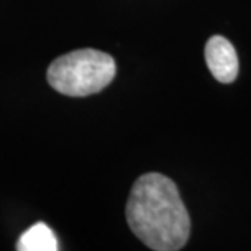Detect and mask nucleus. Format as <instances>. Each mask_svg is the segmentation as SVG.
Masks as SVG:
<instances>
[{
  "mask_svg": "<svg viewBox=\"0 0 251 251\" xmlns=\"http://www.w3.org/2000/svg\"><path fill=\"white\" fill-rule=\"evenodd\" d=\"M205 62L219 82H233L239 74V59L233 45L221 35L209 38L205 45Z\"/></svg>",
  "mask_w": 251,
  "mask_h": 251,
  "instance_id": "7ed1b4c3",
  "label": "nucleus"
},
{
  "mask_svg": "<svg viewBox=\"0 0 251 251\" xmlns=\"http://www.w3.org/2000/svg\"><path fill=\"white\" fill-rule=\"evenodd\" d=\"M116 75L113 57L95 49H81L57 57L48 69L49 85L67 97H88L108 87Z\"/></svg>",
  "mask_w": 251,
  "mask_h": 251,
  "instance_id": "f03ea898",
  "label": "nucleus"
},
{
  "mask_svg": "<svg viewBox=\"0 0 251 251\" xmlns=\"http://www.w3.org/2000/svg\"><path fill=\"white\" fill-rule=\"evenodd\" d=\"M126 218L133 233L151 250H180L190 236V216L179 190L159 173H147L137 179L127 201Z\"/></svg>",
  "mask_w": 251,
  "mask_h": 251,
  "instance_id": "f257e3e1",
  "label": "nucleus"
},
{
  "mask_svg": "<svg viewBox=\"0 0 251 251\" xmlns=\"http://www.w3.org/2000/svg\"><path fill=\"white\" fill-rule=\"evenodd\" d=\"M59 249L53 230L44 222H38L21 234L17 242L18 251H56Z\"/></svg>",
  "mask_w": 251,
  "mask_h": 251,
  "instance_id": "20e7f679",
  "label": "nucleus"
}]
</instances>
